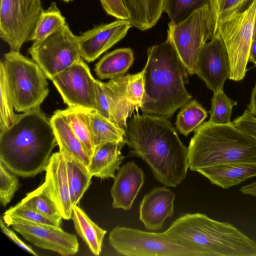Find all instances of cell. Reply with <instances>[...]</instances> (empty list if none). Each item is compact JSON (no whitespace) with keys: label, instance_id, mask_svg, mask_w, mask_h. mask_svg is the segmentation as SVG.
Segmentation results:
<instances>
[{"label":"cell","instance_id":"cell-20","mask_svg":"<svg viewBox=\"0 0 256 256\" xmlns=\"http://www.w3.org/2000/svg\"><path fill=\"white\" fill-rule=\"evenodd\" d=\"M212 184L224 189L256 176V162H234L202 168L197 171Z\"/></svg>","mask_w":256,"mask_h":256},{"label":"cell","instance_id":"cell-7","mask_svg":"<svg viewBox=\"0 0 256 256\" xmlns=\"http://www.w3.org/2000/svg\"><path fill=\"white\" fill-rule=\"evenodd\" d=\"M4 58L1 61L14 110L24 112L40 108L49 92L43 71L20 52L10 51Z\"/></svg>","mask_w":256,"mask_h":256},{"label":"cell","instance_id":"cell-15","mask_svg":"<svg viewBox=\"0 0 256 256\" xmlns=\"http://www.w3.org/2000/svg\"><path fill=\"white\" fill-rule=\"evenodd\" d=\"M132 27L129 20L118 19L82 33L78 38L82 58L88 62L94 61L122 39Z\"/></svg>","mask_w":256,"mask_h":256},{"label":"cell","instance_id":"cell-5","mask_svg":"<svg viewBox=\"0 0 256 256\" xmlns=\"http://www.w3.org/2000/svg\"><path fill=\"white\" fill-rule=\"evenodd\" d=\"M166 232L198 246L205 256H256V242L232 224L204 214H181Z\"/></svg>","mask_w":256,"mask_h":256},{"label":"cell","instance_id":"cell-34","mask_svg":"<svg viewBox=\"0 0 256 256\" xmlns=\"http://www.w3.org/2000/svg\"><path fill=\"white\" fill-rule=\"evenodd\" d=\"M210 4V0H164L162 10L172 24H178L196 10Z\"/></svg>","mask_w":256,"mask_h":256},{"label":"cell","instance_id":"cell-26","mask_svg":"<svg viewBox=\"0 0 256 256\" xmlns=\"http://www.w3.org/2000/svg\"><path fill=\"white\" fill-rule=\"evenodd\" d=\"M254 0H210V40L217 34L219 24L247 10Z\"/></svg>","mask_w":256,"mask_h":256},{"label":"cell","instance_id":"cell-12","mask_svg":"<svg viewBox=\"0 0 256 256\" xmlns=\"http://www.w3.org/2000/svg\"><path fill=\"white\" fill-rule=\"evenodd\" d=\"M4 222L20 234L34 246L70 256L78 252L79 244L76 236L62 230L60 226L35 222L19 217L4 214Z\"/></svg>","mask_w":256,"mask_h":256},{"label":"cell","instance_id":"cell-14","mask_svg":"<svg viewBox=\"0 0 256 256\" xmlns=\"http://www.w3.org/2000/svg\"><path fill=\"white\" fill-rule=\"evenodd\" d=\"M230 64L224 44L218 34L204 44L196 62V74L214 93L223 90L229 78Z\"/></svg>","mask_w":256,"mask_h":256},{"label":"cell","instance_id":"cell-32","mask_svg":"<svg viewBox=\"0 0 256 256\" xmlns=\"http://www.w3.org/2000/svg\"><path fill=\"white\" fill-rule=\"evenodd\" d=\"M208 116V112L196 100L184 104L176 116L175 124L179 132L187 136L198 128Z\"/></svg>","mask_w":256,"mask_h":256},{"label":"cell","instance_id":"cell-23","mask_svg":"<svg viewBox=\"0 0 256 256\" xmlns=\"http://www.w3.org/2000/svg\"><path fill=\"white\" fill-rule=\"evenodd\" d=\"M129 14L132 27L140 30L152 28L162 13L164 0H122Z\"/></svg>","mask_w":256,"mask_h":256},{"label":"cell","instance_id":"cell-37","mask_svg":"<svg viewBox=\"0 0 256 256\" xmlns=\"http://www.w3.org/2000/svg\"><path fill=\"white\" fill-rule=\"evenodd\" d=\"M18 188L17 175L0 162V201L3 206H6L10 202Z\"/></svg>","mask_w":256,"mask_h":256},{"label":"cell","instance_id":"cell-35","mask_svg":"<svg viewBox=\"0 0 256 256\" xmlns=\"http://www.w3.org/2000/svg\"><path fill=\"white\" fill-rule=\"evenodd\" d=\"M237 102L230 99L223 90L214 93L212 98L211 108L209 112V122L216 124L230 123L233 107Z\"/></svg>","mask_w":256,"mask_h":256},{"label":"cell","instance_id":"cell-41","mask_svg":"<svg viewBox=\"0 0 256 256\" xmlns=\"http://www.w3.org/2000/svg\"><path fill=\"white\" fill-rule=\"evenodd\" d=\"M4 222L2 218L0 220V226L2 232L14 244L18 245L23 250L30 253V254L37 256L36 253L32 248L30 246L22 241L16 235V234L11 230L7 228L4 224Z\"/></svg>","mask_w":256,"mask_h":256},{"label":"cell","instance_id":"cell-38","mask_svg":"<svg viewBox=\"0 0 256 256\" xmlns=\"http://www.w3.org/2000/svg\"><path fill=\"white\" fill-rule=\"evenodd\" d=\"M4 214L19 217L35 222L60 226L56 222L20 202L14 206L10 207Z\"/></svg>","mask_w":256,"mask_h":256},{"label":"cell","instance_id":"cell-36","mask_svg":"<svg viewBox=\"0 0 256 256\" xmlns=\"http://www.w3.org/2000/svg\"><path fill=\"white\" fill-rule=\"evenodd\" d=\"M0 131L8 128L17 114L14 112V102L6 84L3 64L0 62Z\"/></svg>","mask_w":256,"mask_h":256},{"label":"cell","instance_id":"cell-1","mask_svg":"<svg viewBox=\"0 0 256 256\" xmlns=\"http://www.w3.org/2000/svg\"><path fill=\"white\" fill-rule=\"evenodd\" d=\"M124 141L130 156L142 158L155 179L164 186L176 187L186 178L188 147L167 118L136 113L127 122Z\"/></svg>","mask_w":256,"mask_h":256},{"label":"cell","instance_id":"cell-25","mask_svg":"<svg viewBox=\"0 0 256 256\" xmlns=\"http://www.w3.org/2000/svg\"><path fill=\"white\" fill-rule=\"evenodd\" d=\"M72 219L77 234L90 252L95 256L100 255L106 230L98 226L77 205L73 208Z\"/></svg>","mask_w":256,"mask_h":256},{"label":"cell","instance_id":"cell-27","mask_svg":"<svg viewBox=\"0 0 256 256\" xmlns=\"http://www.w3.org/2000/svg\"><path fill=\"white\" fill-rule=\"evenodd\" d=\"M61 110L74 132L82 143L86 153L90 158L94 149V145L88 111L73 107H68Z\"/></svg>","mask_w":256,"mask_h":256},{"label":"cell","instance_id":"cell-3","mask_svg":"<svg viewBox=\"0 0 256 256\" xmlns=\"http://www.w3.org/2000/svg\"><path fill=\"white\" fill-rule=\"evenodd\" d=\"M147 54L140 108L144 114L170 118L192 98L185 86L188 74L167 40L149 47Z\"/></svg>","mask_w":256,"mask_h":256},{"label":"cell","instance_id":"cell-28","mask_svg":"<svg viewBox=\"0 0 256 256\" xmlns=\"http://www.w3.org/2000/svg\"><path fill=\"white\" fill-rule=\"evenodd\" d=\"M66 164L70 200L72 206L79 202L92 183V176L68 154L59 150Z\"/></svg>","mask_w":256,"mask_h":256},{"label":"cell","instance_id":"cell-43","mask_svg":"<svg viewBox=\"0 0 256 256\" xmlns=\"http://www.w3.org/2000/svg\"><path fill=\"white\" fill-rule=\"evenodd\" d=\"M248 110L252 116L256 118V82L252 92Z\"/></svg>","mask_w":256,"mask_h":256},{"label":"cell","instance_id":"cell-39","mask_svg":"<svg viewBox=\"0 0 256 256\" xmlns=\"http://www.w3.org/2000/svg\"><path fill=\"white\" fill-rule=\"evenodd\" d=\"M106 12L118 20H130L129 13L122 0H100Z\"/></svg>","mask_w":256,"mask_h":256},{"label":"cell","instance_id":"cell-31","mask_svg":"<svg viewBox=\"0 0 256 256\" xmlns=\"http://www.w3.org/2000/svg\"><path fill=\"white\" fill-rule=\"evenodd\" d=\"M66 24V18L56 3L52 2L47 9L42 10L29 41H32V44L39 42L60 30Z\"/></svg>","mask_w":256,"mask_h":256},{"label":"cell","instance_id":"cell-2","mask_svg":"<svg viewBox=\"0 0 256 256\" xmlns=\"http://www.w3.org/2000/svg\"><path fill=\"white\" fill-rule=\"evenodd\" d=\"M56 146L50 118L36 108L17 114L0 131V162L18 176L34 177L45 171Z\"/></svg>","mask_w":256,"mask_h":256},{"label":"cell","instance_id":"cell-44","mask_svg":"<svg viewBox=\"0 0 256 256\" xmlns=\"http://www.w3.org/2000/svg\"><path fill=\"white\" fill-rule=\"evenodd\" d=\"M240 190L243 194L256 196V181L242 186Z\"/></svg>","mask_w":256,"mask_h":256},{"label":"cell","instance_id":"cell-33","mask_svg":"<svg viewBox=\"0 0 256 256\" xmlns=\"http://www.w3.org/2000/svg\"><path fill=\"white\" fill-rule=\"evenodd\" d=\"M112 80L126 100L138 110L144 93L142 70L132 74L122 76Z\"/></svg>","mask_w":256,"mask_h":256},{"label":"cell","instance_id":"cell-10","mask_svg":"<svg viewBox=\"0 0 256 256\" xmlns=\"http://www.w3.org/2000/svg\"><path fill=\"white\" fill-rule=\"evenodd\" d=\"M28 52L46 78L51 80L82 58L78 36L67 24L42 41L32 44Z\"/></svg>","mask_w":256,"mask_h":256},{"label":"cell","instance_id":"cell-19","mask_svg":"<svg viewBox=\"0 0 256 256\" xmlns=\"http://www.w3.org/2000/svg\"><path fill=\"white\" fill-rule=\"evenodd\" d=\"M117 171L110 189L112 206L128 210L144 182V174L133 161L124 164Z\"/></svg>","mask_w":256,"mask_h":256},{"label":"cell","instance_id":"cell-29","mask_svg":"<svg viewBox=\"0 0 256 256\" xmlns=\"http://www.w3.org/2000/svg\"><path fill=\"white\" fill-rule=\"evenodd\" d=\"M20 202L60 226L62 217L44 182L34 190L27 193Z\"/></svg>","mask_w":256,"mask_h":256},{"label":"cell","instance_id":"cell-11","mask_svg":"<svg viewBox=\"0 0 256 256\" xmlns=\"http://www.w3.org/2000/svg\"><path fill=\"white\" fill-rule=\"evenodd\" d=\"M0 37L10 51L29 41L43 10L41 0H0Z\"/></svg>","mask_w":256,"mask_h":256},{"label":"cell","instance_id":"cell-6","mask_svg":"<svg viewBox=\"0 0 256 256\" xmlns=\"http://www.w3.org/2000/svg\"><path fill=\"white\" fill-rule=\"evenodd\" d=\"M109 242L116 251L126 256H205L198 246L183 239L163 232L115 226Z\"/></svg>","mask_w":256,"mask_h":256},{"label":"cell","instance_id":"cell-4","mask_svg":"<svg viewBox=\"0 0 256 256\" xmlns=\"http://www.w3.org/2000/svg\"><path fill=\"white\" fill-rule=\"evenodd\" d=\"M234 162H256V138L232 122L216 124L208 120L194 130L188 146V165L192 171Z\"/></svg>","mask_w":256,"mask_h":256},{"label":"cell","instance_id":"cell-13","mask_svg":"<svg viewBox=\"0 0 256 256\" xmlns=\"http://www.w3.org/2000/svg\"><path fill=\"white\" fill-rule=\"evenodd\" d=\"M96 80L82 58L52 80L68 107L94 111Z\"/></svg>","mask_w":256,"mask_h":256},{"label":"cell","instance_id":"cell-22","mask_svg":"<svg viewBox=\"0 0 256 256\" xmlns=\"http://www.w3.org/2000/svg\"><path fill=\"white\" fill-rule=\"evenodd\" d=\"M50 120L59 150L68 154L88 171L90 158L62 110H58L55 111Z\"/></svg>","mask_w":256,"mask_h":256},{"label":"cell","instance_id":"cell-40","mask_svg":"<svg viewBox=\"0 0 256 256\" xmlns=\"http://www.w3.org/2000/svg\"><path fill=\"white\" fill-rule=\"evenodd\" d=\"M233 124L239 130L256 138V118L252 116L248 110L232 121Z\"/></svg>","mask_w":256,"mask_h":256},{"label":"cell","instance_id":"cell-45","mask_svg":"<svg viewBox=\"0 0 256 256\" xmlns=\"http://www.w3.org/2000/svg\"><path fill=\"white\" fill-rule=\"evenodd\" d=\"M64 0V2H68L72 1L73 0Z\"/></svg>","mask_w":256,"mask_h":256},{"label":"cell","instance_id":"cell-8","mask_svg":"<svg viewBox=\"0 0 256 256\" xmlns=\"http://www.w3.org/2000/svg\"><path fill=\"white\" fill-rule=\"evenodd\" d=\"M209 14L210 6L207 4L178 24H168L166 40L190 75L196 74L200 52L204 43L210 40Z\"/></svg>","mask_w":256,"mask_h":256},{"label":"cell","instance_id":"cell-24","mask_svg":"<svg viewBox=\"0 0 256 256\" xmlns=\"http://www.w3.org/2000/svg\"><path fill=\"white\" fill-rule=\"evenodd\" d=\"M134 60L131 48H120L105 54L96 64L94 70L100 79L110 80L124 75Z\"/></svg>","mask_w":256,"mask_h":256},{"label":"cell","instance_id":"cell-30","mask_svg":"<svg viewBox=\"0 0 256 256\" xmlns=\"http://www.w3.org/2000/svg\"><path fill=\"white\" fill-rule=\"evenodd\" d=\"M88 115L94 147L108 142H125V129L95 111H88Z\"/></svg>","mask_w":256,"mask_h":256},{"label":"cell","instance_id":"cell-42","mask_svg":"<svg viewBox=\"0 0 256 256\" xmlns=\"http://www.w3.org/2000/svg\"><path fill=\"white\" fill-rule=\"evenodd\" d=\"M248 62H252L256 66V15L254 26Z\"/></svg>","mask_w":256,"mask_h":256},{"label":"cell","instance_id":"cell-21","mask_svg":"<svg viewBox=\"0 0 256 256\" xmlns=\"http://www.w3.org/2000/svg\"><path fill=\"white\" fill-rule=\"evenodd\" d=\"M124 144V142H108L96 146L88 167L90 174L101 179L114 178L116 171L125 158L121 154Z\"/></svg>","mask_w":256,"mask_h":256},{"label":"cell","instance_id":"cell-9","mask_svg":"<svg viewBox=\"0 0 256 256\" xmlns=\"http://www.w3.org/2000/svg\"><path fill=\"white\" fill-rule=\"evenodd\" d=\"M256 15L254 0L247 10L218 25L217 34L222 38L230 58V80L240 81L246 76Z\"/></svg>","mask_w":256,"mask_h":256},{"label":"cell","instance_id":"cell-18","mask_svg":"<svg viewBox=\"0 0 256 256\" xmlns=\"http://www.w3.org/2000/svg\"><path fill=\"white\" fill-rule=\"evenodd\" d=\"M175 194L164 187H154L146 194L140 204L139 219L150 230L157 231L163 228L168 218L174 214Z\"/></svg>","mask_w":256,"mask_h":256},{"label":"cell","instance_id":"cell-16","mask_svg":"<svg viewBox=\"0 0 256 256\" xmlns=\"http://www.w3.org/2000/svg\"><path fill=\"white\" fill-rule=\"evenodd\" d=\"M45 172L44 182L62 218L71 219L73 206L70 200L66 162L60 151L52 154Z\"/></svg>","mask_w":256,"mask_h":256},{"label":"cell","instance_id":"cell-17","mask_svg":"<svg viewBox=\"0 0 256 256\" xmlns=\"http://www.w3.org/2000/svg\"><path fill=\"white\" fill-rule=\"evenodd\" d=\"M95 112L125 128L128 118L136 110L109 80L95 82Z\"/></svg>","mask_w":256,"mask_h":256}]
</instances>
